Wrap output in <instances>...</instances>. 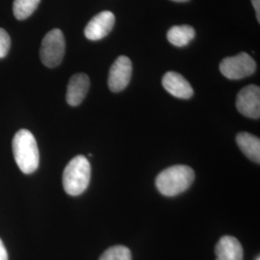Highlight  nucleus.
<instances>
[{"mask_svg": "<svg viewBox=\"0 0 260 260\" xmlns=\"http://www.w3.org/2000/svg\"><path fill=\"white\" fill-rule=\"evenodd\" d=\"M13 153L19 170L25 174H33L40 164V152L34 135L27 129H20L15 134Z\"/></svg>", "mask_w": 260, "mask_h": 260, "instance_id": "nucleus-1", "label": "nucleus"}, {"mask_svg": "<svg viewBox=\"0 0 260 260\" xmlns=\"http://www.w3.org/2000/svg\"><path fill=\"white\" fill-rule=\"evenodd\" d=\"M195 173L192 168L177 165L162 171L155 180L158 191L166 197L179 195L192 185Z\"/></svg>", "mask_w": 260, "mask_h": 260, "instance_id": "nucleus-2", "label": "nucleus"}, {"mask_svg": "<svg viewBox=\"0 0 260 260\" xmlns=\"http://www.w3.org/2000/svg\"><path fill=\"white\" fill-rule=\"evenodd\" d=\"M91 179V165L84 155L73 158L63 173V186L71 196L81 195L88 188Z\"/></svg>", "mask_w": 260, "mask_h": 260, "instance_id": "nucleus-3", "label": "nucleus"}, {"mask_svg": "<svg viewBox=\"0 0 260 260\" xmlns=\"http://www.w3.org/2000/svg\"><path fill=\"white\" fill-rule=\"evenodd\" d=\"M66 42L63 32L55 28L50 30L44 38L40 49V57L47 68L60 65L65 55Z\"/></svg>", "mask_w": 260, "mask_h": 260, "instance_id": "nucleus-4", "label": "nucleus"}, {"mask_svg": "<svg viewBox=\"0 0 260 260\" xmlns=\"http://www.w3.org/2000/svg\"><path fill=\"white\" fill-rule=\"evenodd\" d=\"M255 70V61L246 52L224 58L220 64L222 75L232 80H238L253 75Z\"/></svg>", "mask_w": 260, "mask_h": 260, "instance_id": "nucleus-5", "label": "nucleus"}, {"mask_svg": "<svg viewBox=\"0 0 260 260\" xmlns=\"http://www.w3.org/2000/svg\"><path fill=\"white\" fill-rule=\"evenodd\" d=\"M132 75V64L129 58L121 55L116 59L109 71L108 87L113 93L124 90L129 84Z\"/></svg>", "mask_w": 260, "mask_h": 260, "instance_id": "nucleus-6", "label": "nucleus"}, {"mask_svg": "<svg viewBox=\"0 0 260 260\" xmlns=\"http://www.w3.org/2000/svg\"><path fill=\"white\" fill-rule=\"evenodd\" d=\"M236 107L243 116L251 119H259V87L256 85H249L243 88L237 94Z\"/></svg>", "mask_w": 260, "mask_h": 260, "instance_id": "nucleus-7", "label": "nucleus"}, {"mask_svg": "<svg viewBox=\"0 0 260 260\" xmlns=\"http://www.w3.org/2000/svg\"><path fill=\"white\" fill-rule=\"evenodd\" d=\"M115 16L110 11H103L95 15L89 21L84 30L87 39L91 41H99L106 37L114 27Z\"/></svg>", "mask_w": 260, "mask_h": 260, "instance_id": "nucleus-8", "label": "nucleus"}, {"mask_svg": "<svg viewBox=\"0 0 260 260\" xmlns=\"http://www.w3.org/2000/svg\"><path fill=\"white\" fill-rule=\"evenodd\" d=\"M162 85L168 93L181 100L193 96L194 90L185 78L175 72H168L162 78Z\"/></svg>", "mask_w": 260, "mask_h": 260, "instance_id": "nucleus-9", "label": "nucleus"}, {"mask_svg": "<svg viewBox=\"0 0 260 260\" xmlns=\"http://www.w3.org/2000/svg\"><path fill=\"white\" fill-rule=\"evenodd\" d=\"M90 88V78L85 74L73 75L68 84L67 103L71 106H77L82 103Z\"/></svg>", "mask_w": 260, "mask_h": 260, "instance_id": "nucleus-10", "label": "nucleus"}, {"mask_svg": "<svg viewBox=\"0 0 260 260\" xmlns=\"http://www.w3.org/2000/svg\"><path fill=\"white\" fill-rule=\"evenodd\" d=\"M216 260H243L241 244L235 237L223 236L215 248Z\"/></svg>", "mask_w": 260, "mask_h": 260, "instance_id": "nucleus-11", "label": "nucleus"}, {"mask_svg": "<svg viewBox=\"0 0 260 260\" xmlns=\"http://www.w3.org/2000/svg\"><path fill=\"white\" fill-rule=\"evenodd\" d=\"M236 142L242 152L256 164L260 162V140L249 132H240L236 136Z\"/></svg>", "mask_w": 260, "mask_h": 260, "instance_id": "nucleus-12", "label": "nucleus"}, {"mask_svg": "<svg viewBox=\"0 0 260 260\" xmlns=\"http://www.w3.org/2000/svg\"><path fill=\"white\" fill-rule=\"evenodd\" d=\"M196 36L195 29L190 25H176L167 33L168 41L175 47H185Z\"/></svg>", "mask_w": 260, "mask_h": 260, "instance_id": "nucleus-13", "label": "nucleus"}, {"mask_svg": "<svg viewBox=\"0 0 260 260\" xmlns=\"http://www.w3.org/2000/svg\"><path fill=\"white\" fill-rule=\"evenodd\" d=\"M41 0H15L13 11L16 19L23 20L29 18L37 9Z\"/></svg>", "mask_w": 260, "mask_h": 260, "instance_id": "nucleus-14", "label": "nucleus"}, {"mask_svg": "<svg viewBox=\"0 0 260 260\" xmlns=\"http://www.w3.org/2000/svg\"><path fill=\"white\" fill-rule=\"evenodd\" d=\"M100 260H132V256L128 248L114 246L104 251Z\"/></svg>", "mask_w": 260, "mask_h": 260, "instance_id": "nucleus-15", "label": "nucleus"}, {"mask_svg": "<svg viewBox=\"0 0 260 260\" xmlns=\"http://www.w3.org/2000/svg\"><path fill=\"white\" fill-rule=\"evenodd\" d=\"M11 39L9 34L3 28H0V59L4 58L9 52Z\"/></svg>", "mask_w": 260, "mask_h": 260, "instance_id": "nucleus-16", "label": "nucleus"}, {"mask_svg": "<svg viewBox=\"0 0 260 260\" xmlns=\"http://www.w3.org/2000/svg\"><path fill=\"white\" fill-rule=\"evenodd\" d=\"M0 260H8V253L1 239H0Z\"/></svg>", "mask_w": 260, "mask_h": 260, "instance_id": "nucleus-17", "label": "nucleus"}, {"mask_svg": "<svg viewBox=\"0 0 260 260\" xmlns=\"http://www.w3.org/2000/svg\"><path fill=\"white\" fill-rule=\"evenodd\" d=\"M251 3L253 5V8L255 10L257 21L260 22V0H251Z\"/></svg>", "mask_w": 260, "mask_h": 260, "instance_id": "nucleus-18", "label": "nucleus"}, {"mask_svg": "<svg viewBox=\"0 0 260 260\" xmlns=\"http://www.w3.org/2000/svg\"><path fill=\"white\" fill-rule=\"evenodd\" d=\"M172 1H175V2H187L189 0H172Z\"/></svg>", "mask_w": 260, "mask_h": 260, "instance_id": "nucleus-19", "label": "nucleus"}, {"mask_svg": "<svg viewBox=\"0 0 260 260\" xmlns=\"http://www.w3.org/2000/svg\"><path fill=\"white\" fill-rule=\"evenodd\" d=\"M256 260H259V257H257V259Z\"/></svg>", "mask_w": 260, "mask_h": 260, "instance_id": "nucleus-20", "label": "nucleus"}]
</instances>
